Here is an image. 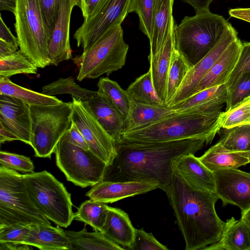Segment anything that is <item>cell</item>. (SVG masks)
Returning a JSON list of instances; mask_svg holds the SVG:
<instances>
[{
  "mask_svg": "<svg viewBox=\"0 0 250 250\" xmlns=\"http://www.w3.org/2000/svg\"><path fill=\"white\" fill-rule=\"evenodd\" d=\"M204 250H250V225L243 217L225 222L220 240Z\"/></svg>",
  "mask_w": 250,
  "mask_h": 250,
  "instance_id": "23",
  "label": "cell"
},
{
  "mask_svg": "<svg viewBox=\"0 0 250 250\" xmlns=\"http://www.w3.org/2000/svg\"><path fill=\"white\" fill-rule=\"evenodd\" d=\"M132 101L156 106H167L157 94L150 71L137 78L126 90Z\"/></svg>",
  "mask_w": 250,
  "mask_h": 250,
  "instance_id": "31",
  "label": "cell"
},
{
  "mask_svg": "<svg viewBox=\"0 0 250 250\" xmlns=\"http://www.w3.org/2000/svg\"><path fill=\"white\" fill-rule=\"evenodd\" d=\"M72 98V122L83 136L89 149L107 166L111 165L116 154V143L82 101Z\"/></svg>",
  "mask_w": 250,
  "mask_h": 250,
  "instance_id": "12",
  "label": "cell"
},
{
  "mask_svg": "<svg viewBox=\"0 0 250 250\" xmlns=\"http://www.w3.org/2000/svg\"><path fill=\"white\" fill-rule=\"evenodd\" d=\"M241 217L244 218L250 225V208L243 213H241Z\"/></svg>",
  "mask_w": 250,
  "mask_h": 250,
  "instance_id": "55",
  "label": "cell"
},
{
  "mask_svg": "<svg viewBox=\"0 0 250 250\" xmlns=\"http://www.w3.org/2000/svg\"><path fill=\"white\" fill-rule=\"evenodd\" d=\"M57 167L67 181L82 188L92 186L103 179L107 164L90 149L71 143L65 133L55 152Z\"/></svg>",
  "mask_w": 250,
  "mask_h": 250,
  "instance_id": "10",
  "label": "cell"
},
{
  "mask_svg": "<svg viewBox=\"0 0 250 250\" xmlns=\"http://www.w3.org/2000/svg\"><path fill=\"white\" fill-rule=\"evenodd\" d=\"M80 0H60L56 21L49 43L48 55L51 64L58 65L72 57L69 30L70 18L74 6Z\"/></svg>",
  "mask_w": 250,
  "mask_h": 250,
  "instance_id": "16",
  "label": "cell"
},
{
  "mask_svg": "<svg viewBox=\"0 0 250 250\" xmlns=\"http://www.w3.org/2000/svg\"><path fill=\"white\" fill-rule=\"evenodd\" d=\"M173 167L191 186L215 193L214 174L193 153L184 155L173 162Z\"/></svg>",
  "mask_w": 250,
  "mask_h": 250,
  "instance_id": "22",
  "label": "cell"
},
{
  "mask_svg": "<svg viewBox=\"0 0 250 250\" xmlns=\"http://www.w3.org/2000/svg\"><path fill=\"white\" fill-rule=\"evenodd\" d=\"M167 195L184 239L186 250H203L221 238L225 222L216 213L215 193L189 185L174 168Z\"/></svg>",
  "mask_w": 250,
  "mask_h": 250,
  "instance_id": "2",
  "label": "cell"
},
{
  "mask_svg": "<svg viewBox=\"0 0 250 250\" xmlns=\"http://www.w3.org/2000/svg\"><path fill=\"white\" fill-rule=\"evenodd\" d=\"M190 68L188 63L175 49L167 79L166 101L167 106L180 87Z\"/></svg>",
  "mask_w": 250,
  "mask_h": 250,
  "instance_id": "37",
  "label": "cell"
},
{
  "mask_svg": "<svg viewBox=\"0 0 250 250\" xmlns=\"http://www.w3.org/2000/svg\"><path fill=\"white\" fill-rule=\"evenodd\" d=\"M0 125L30 145L32 120L30 105L21 99L0 95Z\"/></svg>",
  "mask_w": 250,
  "mask_h": 250,
  "instance_id": "15",
  "label": "cell"
},
{
  "mask_svg": "<svg viewBox=\"0 0 250 250\" xmlns=\"http://www.w3.org/2000/svg\"><path fill=\"white\" fill-rule=\"evenodd\" d=\"M174 0H155L149 49L160 47L167 40L175 21L172 15Z\"/></svg>",
  "mask_w": 250,
  "mask_h": 250,
  "instance_id": "28",
  "label": "cell"
},
{
  "mask_svg": "<svg viewBox=\"0 0 250 250\" xmlns=\"http://www.w3.org/2000/svg\"><path fill=\"white\" fill-rule=\"evenodd\" d=\"M0 95H5L21 100L29 105L44 106L63 102L55 96L44 95L18 85L9 78L0 76Z\"/></svg>",
  "mask_w": 250,
  "mask_h": 250,
  "instance_id": "30",
  "label": "cell"
},
{
  "mask_svg": "<svg viewBox=\"0 0 250 250\" xmlns=\"http://www.w3.org/2000/svg\"><path fill=\"white\" fill-rule=\"evenodd\" d=\"M175 112L168 106L152 105L131 101L124 133L151 125Z\"/></svg>",
  "mask_w": 250,
  "mask_h": 250,
  "instance_id": "26",
  "label": "cell"
},
{
  "mask_svg": "<svg viewBox=\"0 0 250 250\" xmlns=\"http://www.w3.org/2000/svg\"><path fill=\"white\" fill-rule=\"evenodd\" d=\"M105 0H89L86 9L84 19L92 16L103 5Z\"/></svg>",
  "mask_w": 250,
  "mask_h": 250,
  "instance_id": "50",
  "label": "cell"
},
{
  "mask_svg": "<svg viewBox=\"0 0 250 250\" xmlns=\"http://www.w3.org/2000/svg\"><path fill=\"white\" fill-rule=\"evenodd\" d=\"M42 94L51 96L62 94H69L72 97L86 102L92 98L97 91L89 90L83 88L76 83L74 79L69 77L60 78L53 82L42 87Z\"/></svg>",
  "mask_w": 250,
  "mask_h": 250,
  "instance_id": "35",
  "label": "cell"
},
{
  "mask_svg": "<svg viewBox=\"0 0 250 250\" xmlns=\"http://www.w3.org/2000/svg\"><path fill=\"white\" fill-rule=\"evenodd\" d=\"M38 67L20 50L0 58V76L10 78L19 74H36Z\"/></svg>",
  "mask_w": 250,
  "mask_h": 250,
  "instance_id": "36",
  "label": "cell"
},
{
  "mask_svg": "<svg viewBox=\"0 0 250 250\" xmlns=\"http://www.w3.org/2000/svg\"><path fill=\"white\" fill-rule=\"evenodd\" d=\"M227 97V88L224 84L204 89L170 107L177 112L190 111L209 114L221 112Z\"/></svg>",
  "mask_w": 250,
  "mask_h": 250,
  "instance_id": "20",
  "label": "cell"
},
{
  "mask_svg": "<svg viewBox=\"0 0 250 250\" xmlns=\"http://www.w3.org/2000/svg\"><path fill=\"white\" fill-rule=\"evenodd\" d=\"M30 246L26 244H0V250H30Z\"/></svg>",
  "mask_w": 250,
  "mask_h": 250,
  "instance_id": "54",
  "label": "cell"
},
{
  "mask_svg": "<svg viewBox=\"0 0 250 250\" xmlns=\"http://www.w3.org/2000/svg\"><path fill=\"white\" fill-rule=\"evenodd\" d=\"M250 96V72L244 73L234 86L228 91L226 110Z\"/></svg>",
  "mask_w": 250,
  "mask_h": 250,
  "instance_id": "43",
  "label": "cell"
},
{
  "mask_svg": "<svg viewBox=\"0 0 250 250\" xmlns=\"http://www.w3.org/2000/svg\"><path fill=\"white\" fill-rule=\"evenodd\" d=\"M131 0H105L74 34L78 47L83 52L90 48L110 28L121 25L129 13Z\"/></svg>",
  "mask_w": 250,
  "mask_h": 250,
  "instance_id": "11",
  "label": "cell"
},
{
  "mask_svg": "<svg viewBox=\"0 0 250 250\" xmlns=\"http://www.w3.org/2000/svg\"><path fill=\"white\" fill-rule=\"evenodd\" d=\"M220 124L221 127L225 128L250 124V96L222 112Z\"/></svg>",
  "mask_w": 250,
  "mask_h": 250,
  "instance_id": "38",
  "label": "cell"
},
{
  "mask_svg": "<svg viewBox=\"0 0 250 250\" xmlns=\"http://www.w3.org/2000/svg\"><path fill=\"white\" fill-rule=\"evenodd\" d=\"M250 72V42L242 43L237 62L225 83L228 91L230 90L245 73Z\"/></svg>",
  "mask_w": 250,
  "mask_h": 250,
  "instance_id": "42",
  "label": "cell"
},
{
  "mask_svg": "<svg viewBox=\"0 0 250 250\" xmlns=\"http://www.w3.org/2000/svg\"><path fill=\"white\" fill-rule=\"evenodd\" d=\"M206 141L191 138L150 143L116 144V154L107 166L102 180L143 181L156 184L166 194L171 184L173 162L201 150Z\"/></svg>",
  "mask_w": 250,
  "mask_h": 250,
  "instance_id": "1",
  "label": "cell"
},
{
  "mask_svg": "<svg viewBox=\"0 0 250 250\" xmlns=\"http://www.w3.org/2000/svg\"><path fill=\"white\" fill-rule=\"evenodd\" d=\"M128 48L121 25L110 28L90 48L75 58L79 66L77 79H96L121 69L125 63Z\"/></svg>",
  "mask_w": 250,
  "mask_h": 250,
  "instance_id": "6",
  "label": "cell"
},
{
  "mask_svg": "<svg viewBox=\"0 0 250 250\" xmlns=\"http://www.w3.org/2000/svg\"><path fill=\"white\" fill-rule=\"evenodd\" d=\"M16 4L17 0H0V10H7L14 14Z\"/></svg>",
  "mask_w": 250,
  "mask_h": 250,
  "instance_id": "53",
  "label": "cell"
},
{
  "mask_svg": "<svg viewBox=\"0 0 250 250\" xmlns=\"http://www.w3.org/2000/svg\"><path fill=\"white\" fill-rule=\"evenodd\" d=\"M23 244L42 250H70L69 241L64 230L59 226L54 227L51 224L31 225Z\"/></svg>",
  "mask_w": 250,
  "mask_h": 250,
  "instance_id": "25",
  "label": "cell"
},
{
  "mask_svg": "<svg viewBox=\"0 0 250 250\" xmlns=\"http://www.w3.org/2000/svg\"><path fill=\"white\" fill-rule=\"evenodd\" d=\"M218 133L219 142L226 149L233 152H250V124L230 128L221 127Z\"/></svg>",
  "mask_w": 250,
  "mask_h": 250,
  "instance_id": "33",
  "label": "cell"
},
{
  "mask_svg": "<svg viewBox=\"0 0 250 250\" xmlns=\"http://www.w3.org/2000/svg\"><path fill=\"white\" fill-rule=\"evenodd\" d=\"M242 43L237 38L229 44L199 83L193 95L204 89L226 83L237 62Z\"/></svg>",
  "mask_w": 250,
  "mask_h": 250,
  "instance_id": "21",
  "label": "cell"
},
{
  "mask_svg": "<svg viewBox=\"0 0 250 250\" xmlns=\"http://www.w3.org/2000/svg\"><path fill=\"white\" fill-rule=\"evenodd\" d=\"M83 103L116 144L120 143L125 132V118L108 99L97 91L92 98Z\"/></svg>",
  "mask_w": 250,
  "mask_h": 250,
  "instance_id": "19",
  "label": "cell"
},
{
  "mask_svg": "<svg viewBox=\"0 0 250 250\" xmlns=\"http://www.w3.org/2000/svg\"><path fill=\"white\" fill-rule=\"evenodd\" d=\"M17 50L10 44L0 40V58L9 55Z\"/></svg>",
  "mask_w": 250,
  "mask_h": 250,
  "instance_id": "52",
  "label": "cell"
},
{
  "mask_svg": "<svg viewBox=\"0 0 250 250\" xmlns=\"http://www.w3.org/2000/svg\"><path fill=\"white\" fill-rule=\"evenodd\" d=\"M237 38V32L230 24L215 46L205 57L189 69L180 87L169 103L168 106H173L192 95L200 81L208 73L229 44Z\"/></svg>",
  "mask_w": 250,
  "mask_h": 250,
  "instance_id": "14",
  "label": "cell"
},
{
  "mask_svg": "<svg viewBox=\"0 0 250 250\" xmlns=\"http://www.w3.org/2000/svg\"><path fill=\"white\" fill-rule=\"evenodd\" d=\"M66 133L71 143L84 149H89V146L83 136L73 122Z\"/></svg>",
  "mask_w": 250,
  "mask_h": 250,
  "instance_id": "46",
  "label": "cell"
},
{
  "mask_svg": "<svg viewBox=\"0 0 250 250\" xmlns=\"http://www.w3.org/2000/svg\"><path fill=\"white\" fill-rule=\"evenodd\" d=\"M97 86L98 92L105 96L126 119L131 104L126 90L123 89L117 82L107 77L101 78Z\"/></svg>",
  "mask_w": 250,
  "mask_h": 250,
  "instance_id": "34",
  "label": "cell"
},
{
  "mask_svg": "<svg viewBox=\"0 0 250 250\" xmlns=\"http://www.w3.org/2000/svg\"><path fill=\"white\" fill-rule=\"evenodd\" d=\"M30 228L19 223L0 226V244H23Z\"/></svg>",
  "mask_w": 250,
  "mask_h": 250,
  "instance_id": "41",
  "label": "cell"
},
{
  "mask_svg": "<svg viewBox=\"0 0 250 250\" xmlns=\"http://www.w3.org/2000/svg\"><path fill=\"white\" fill-rule=\"evenodd\" d=\"M30 106L32 120L30 146L36 157L50 159L58 142L71 126L72 102Z\"/></svg>",
  "mask_w": 250,
  "mask_h": 250,
  "instance_id": "8",
  "label": "cell"
},
{
  "mask_svg": "<svg viewBox=\"0 0 250 250\" xmlns=\"http://www.w3.org/2000/svg\"><path fill=\"white\" fill-rule=\"evenodd\" d=\"M250 152H233L226 149L218 142L201 157V162L211 171L237 168L250 162Z\"/></svg>",
  "mask_w": 250,
  "mask_h": 250,
  "instance_id": "27",
  "label": "cell"
},
{
  "mask_svg": "<svg viewBox=\"0 0 250 250\" xmlns=\"http://www.w3.org/2000/svg\"><path fill=\"white\" fill-rule=\"evenodd\" d=\"M190 5L194 9L196 13L209 11V6L214 0H182Z\"/></svg>",
  "mask_w": 250,
  "mask_h": 250,
  "instance_id": "48",
  "label": "cell"
},
{
  "mask_svg": "<svg viewBox=\"0 0 250 250\" xmlns=\"http://www.w3.org/2000/svg\"><path fill=\"white\" fill-rule=\"evenodd\" d=\"M14 14L20 51L38 68L51 64L49 41L38 0H17Z\"/></svg>",
  "mask_w": 250,
  "mask_h": 250,
  "instance_id": "9",
  "label": "cell"
},
{
  "mask_svg": "<svg viewBox=\"0 0 250 250\" xmlns=\"http://www.w3.org/2000/svg\"><path fill=\"white\" fill-rule=\"evenodd\" d=\"M229 14L232 17L250 23V7L231 9L229 10Z\"/></svg>",
  "mask_w": 250,
  "mask_h": 250,
  "instance_id": "49",
  "label": "cell"
},
{
  "mask_svg": "<svg viewBox=\"0 0 250 250\" xmlns=\"http://www.w3.org/2000/svg\"><path fill=\"white\" fill-rule=\"evenodd\" d=\"M151 232H146L143 228L135 229V238L132 250H167Z\"/></svg>",
  "mask_w": 250,
  "mask_h": 250,
  "instance_id": "45",
  "label": "cell"
},
{
  "mask_svg": "<svg viewBox=\"0 0 250 250\" xmlns=\"http://www.w3.org/2000/svg\"></svg>",
  "mask_w": 250,
  "mask_h": 250,
  "instance_id": "56",
  "label": "cell"
},
{
  "mask_svg": "<svg viewBox=\"0 0 250 250\" xmlns=\"http://www.w3.org/2000/svg\"><path fill=\"white\" fill-rule=\"evenodd\" d=\"M157 188L156 184L147 182L102 180L92 186L86 196L94 201L112 203L126 197L146 193Z\"/></svg>",
  "mask_w": 250,
  "mask_h": 250,
  "instance_id": "17",
  "label": "cell"
},
{
  "mask_svg": "<svg viewBox=\"0 0 250 250\" xmlns=\"http://www.w3.org/2000/svg\"><path fill=\"white\" fill-rule=\"evenodd\" d=\"M221 112H175L151 125L123 134L121 142L150 143L198 138L210 144L220 129Z\"/></svg>",
  "mask_w": 250,
  "mask_h": 250,
  "instance_id": "3",
  "label": "cell"
},
{
  "mask_svg": "<svg viewBox=\"0 0 250 250\" xmlns=\"http://www.w3.org/2000/svg\"><path fill=\"white\" fill-rule=\"evenodd\" d=\"M215 180V193L223 206H236L243 213L250 208V173L237 168L212 171Z\"/></svg>",
  "mask_w": 250,
  "mask_h": 250,
  "instance_id": "13",
  "label": "cell"
},
{
  "mask_svg": "<svg viewBox=\"0 0 250 250\" xmlns=\"http://www.w3.org/2000/svg\"><path fill=\"white\" fill-rule=\"evenodd\" d=\"M102 232L125 250H132L135 229L128 214L123 210L109 206L106 220Z\"/></svg>",
  "mask_w": 250,
  "mask_h": 250,
  "instance_id": "24",
  "label": "cell"
},
{
  "mask_svg": "<svg viewBox=\"0 0 250 250\" xmlns=\"http://www.w3.org/2000/svg\"><path fill=\"white\" fill-rule=\"evenodd\" d=\"M18 140V138L10 131L0 125V144L5 142Z\"/></svg>",
  "mask_w": 250,
  "mask_h": 250,
  "instance_id": "51",
  "label": "cell"
},
{
  "mask_svg": "<svg viewBox=\"0 0 250 250\" xmlns=\"http://www.w3.org/2000/svg\"><path fill=\"white\" fill-rule=\"evenodd\" d=\"M0 166L24 174L34 172L35 168L30 157L4 151H0Z\"/></svg>",
  "mask_w": 250,
  "mask_h": 250,
  "instance_id": "40",
  "label": "cell"
},
{
  "mask_svg": "<svg viewBox=\"0 0 250 250\" xmlns=\"http://www.w3.org/2000/svg\"><path fill=\"white\" fill-rule=\"evenodd\" d=\"M30 196L45 217L67 228L74 218L71 194L52 174L43 170L22 174Z\"/></svg>",
  "mask_w": 250,
  "mask_h": 250,
  "instance_id": "7",
  "label": "cell"
},
{
  "mask_svg": "<svg viewBox=\"0 0 250 250\" xmlns=\"http://www.w3.org/2000/svg\"><path fill=\"white\" fill-rule=\"evenodd\" d=\"M51 224L31 199L22 174L0 166V226Z\"/></svg>",
  "mask_w": 250,
  "mask_h": 250,
  "instance_id": "5",
  "label": "cell"
},
{
  "mask_svg": "<svg viewBox=\"0 0 250 250\" xmlns=\"http://www.w3.org/2000/svg\"><path fill=\"white\" fill-rule=\"evenodd\" d=\"M0 40L18 50L19 44L18 38L13 35L9 28L6 26L1 15L0 16Z\"/></svg>",
  "mask_w": 250,
  "mask_h": 250,
  "instance_id": "47",
  "label": "cell"
},
{
  "mask_svg": "<svg viewBox=\"0 0 250 250\" xmlns=\"http://www.w3.org/2000/svg\"><path fill=\"white\" fill-rule=\"evenodd\" d=\"M175 21L172 23L168 37L159 48L149 50L148 56L150 71L155 90L159 97L167 104L166 87L168 69L175 47Z\"/></svg>",
  "mask_w": 250,
  "mask_h": 250,
  "instance_id": "18",
  "label": "cell"
},
{
  "mask_svg": "<svg viewBox=\"0 0 250 250\" xmlns=\"http://www.w3.org/2000/svg\"><path fill=\"white\" fill-rule=\"evenodd\" d=\"M109 206L106 204L91 199L81 203L74 213V220L90 225L94 230L102 231L105 223Z\"/></svg>",
  "mask_w": 250,
  "mask_h": 250,
  "instance_id": "32",
  "label": "cell"
},
{
  "mask_svg": "<svg viewBox=\"0 0 250 250\" xmlns=\"http://www.w3.org/2000/svg\"><path fill=\"white\" fill-rule=\"evenodd\" d=\"M155 0H131L129 13L135 12L139 19V28L149 40L152 34Z\"/></svg>",
  "mask_w": 250,
  "mask_h": 250,
  "instance_id": "39",
  "label": "cell"
},
{
  "mask_svg": "<svg viewBox=\"0 0 250 250\" xmlns=\"http://www.w3.org/2000/svg\"><path fill=\"white\" fill-rule=\"evenodd\" d=\"M70 246V250H124L125 249L108 238L102 232H88L84 226L81 230H65Z\"/></svg>",
  "mask_w": 250,
  "mask_h": 250,
  "instance_id": "29",
  "label": "cell"
},
{
  "mask_svg": "<svg viewBox=\"0 0 250 250\" xmlns=\"http://www.w3.org/2000/svg\"><path fill=\"white\" fill-rule=\"evenodd\" d=\"M230 24L209 10L186 16L175 26V49L191 68L215 46Z\"/></svg>",
  "mask_w": 250,
  "mask_h": 250,
  "instance_id": "4",
  "label": "cell"
},
{
  "mask_svg": "<svg viewBox=\"0 0 250 250\" xmlns=\"http://www.w3.org/2000/svg\"><path fill=\"white\" fill-rule=\"evenodd\" d=\"M60 0H38L49 43L55 27Z\"/></svg>",
  "mask_w": 250,
  "mask_h": 250,
  "instance_id": "44",
  "label": "cell"
}]
</instances>
